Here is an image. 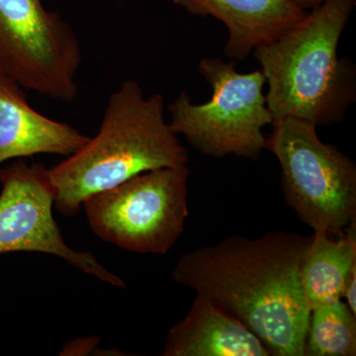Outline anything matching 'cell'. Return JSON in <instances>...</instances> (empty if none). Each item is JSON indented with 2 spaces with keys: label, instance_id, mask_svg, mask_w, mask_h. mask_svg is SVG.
Wrapping results in <instances>:
<instances>
[{
  "label": "cell",
  "instance_id": "obj_1",
  "mask_svg": "<svg viewBox=\"0 0 356 356\" xmlns=\"http://www.w3.org/2000/svg\"><path fill=\"white\" fill-rule=\"evenodd\" d=\"M311 241L283 231L232 236L182 255L172 278L238 318L270 355L306 356L311 309L300 268Z\"/></svg>",
  "mask_w": 356,
  "mask_h": 356
},
{
  "label": "cell",
  "instance_id": "obj_2",
  "mask_svg": "<svg viewBox=\"0 0 356 356\" xmlns=\"http://www.w3.org/2000/svg\"><path fill=\"white\" fill-rule=\"evenodd\" d=\"M188 163L187 149L165 121V98L145 97L126 81L110 95L102 125L79 151L48 168L60 214L76 216L84 201L136 175Z\"/></svg>",
  "mask_w": 356,
  "mask_h": 356
},
{
  "label": "cell",
  "instance_id": "obj_3",
  "mask_svg": "<svg viewBox=\"0 0 356 356\" xmlns=\"http://www.w3.org/2000/svg\"><path fill=\"white\" fill-rule=\"evenodd\" d=\"M355 0H325L277 40L254 49L268 84L273 123L295 118L318 125L341 120L355 97L353 65L337 47Z\"/></svg>",
  "mask_w": 356,
  "mask_h": 356
},
{
  "label": "cell",
  "instance_id": "obj_4",
  "mask_svg": "<svg viewBox=\"0 0 356 356\" xmlns=\"http://www.w3.org/2000/svg\"><path fill=\"white\" fill-rule=\"evenodd\" d=\"M199 72L212 88V97L203 104H193L181 91L168 105L172 132L184 136L206 156L235 154L257 161L266 147L262 129L273 124L261 70L241 74L235 63L206 58L199 63Z\"/></svg>",
  "mask_w": 356,
  "mask_h": 356
},
{
  "label": "cell",
  "instance_id": "obj_5",
  "mask_svg": "<svg viewBox=\"0 0 356 356\" xmlns=\"http://www.w3.org/2000/svg\"><path fill=\"white\" fill-rule=\"evenodd\" d=\"M273 127L266 149L280 161L287 203L314 232L343 236L356 220L355 163L309 122L288 117Z\"/></svg>",
  "mask_w": 356,
  "mask_h": 356
},
{
  "label": "cell",
  "instance_id": "obj_6",
  "mask_svg": "<svg viewBox=\"0 0 356 356\" xmlns=\"http://www.w3.org/2000/svg\"><path fill=\"white\" fill-rule=\"evenodd\" d=\"M189 170L165 168L140 173L83 202L98 238L138 254H165L188 217Z\"/></svg>",
  "mask_w": 356,
  "mask_h": 356
},
{
  "label": "cell",
  "instance_id": "obj_7",
  "mask_svg": "<svg viewBox=\"0 0 356 356\" xmlns=\"http://www.w3.org/2000/svg\"><path fill=\"white\" fill-rule=\"evenodd\" d=\"M81 42L41 0H0V72L26 90L70 102L77 96Z\"/></svg>",
  "mask_w": 356,
  "mask_h": 356
},
{
  "label": "cell",
  "instance_id": "obj_8",
  "mask_svg": "<svg viewBox=\"0 0 356 356\" xmlns=\"http://www.w3.org/2000/svg\"><path fill=\"white\" fill-rule=\"evenodd\" d=\"M0 254L16 252L56 255L70 266L112 286L125 288L88 252H77L65 243L53 215L55 192L48 168L29 165L22 159L2 168L0 173Z\"/></svg>",
  "mask_w": 356,
  "mask_h": 356
},
{
  "label": "cell",
  "instance_id": "obj_9",
  "mask_svg": "<svg viewBox=\"0 0 356 356\" xmlns=\"http://www.w3.org/2000/svg\"><path fill=\"white\" fill-rule=\"evenodd\" d=\"M23 89L0 72V173L10 159L43 154L72 156L89 139L69 124L33 108Z\"/></svg>",
  "mask_w": 356,
  "mask_h": 356
},
{
  "label": "cell",
  "instance_id": "obj_10",
  "mask_svg": "<svg viewBox=\"0 0 356 356\" xmlns=\"http://www.w3.org/2000/svg\"><path fill=\"white\" fill-rule=\"evenodd\" d=\"M188 13L212 16L228 29L225 54L243 60L254 49L273 43L305 17L288 0H173Z\"/></svg>",
  "mask_w": 356,
  "mask_h": 356
},
{
  "label": "cell",
  "instance_id": "obj_11",
  "mask_svg": "<svg viewBox=\"0 0 356 356\" xmlns=\"http://www.w3.org/2000/svg\"><path fill=\"white\" fill-rule=\"evenodd\" d=\"M165 356H268L266 346L238 318L196 295L191 311L166 337Z\"/></svg>",
  "mask_w": 356,
  "mask_h": 356
},
{
  "label": "cell",
  "instance_id": "obj_12",
  "mask_svg": "<svg viewBox=\"0 0 356 356\" xmlns=\"http://www.w3.org/2000/svg\"><path fill=\"white\" fill-rule=\"evenodd\" d=\"M314 232L302 261L300 282L309 308L343 299L344 288L356 271V222L337 240Z\"/></svg>",
  "mask_w": 356,
  "mask_h": 356
},
{
  "label": "cell",
  "instance_id": "obj_13",
  "mask_svg": "<svg viewBox=\"0 0 356 356\" xmlns=\"http://www.w3.org/2000/svg\"><path fill=\"white\" fill-rule=\"evenodd\" d=\"M306 355L355 356L356 315L341 299L312 309Z\"/></svg>",
  "mask_w": 356,
  "mask_h": 356
},
{
  "label": "cell",
  "instance_id": "obj_14",
  "mask_svg": "<svg viewBox=\"0 0 356 356\" xmlns=\"http://www.w3.org/2000/svg\"><path fill=\"white\" fill-rule=\"evenodd\" d=\"M98 339L96 337H89V339H77L72 343L67 344L65 348V355L69 353L70 355H76V353H79V355H83V353H90L91 350L97 343Z\"/></svg>",
  "mask_w": 356,
  "mask_h": 356
},
{
  "label": "cell",
  "instance_id": "obj_15",
  "mask_svg": "<svg viewBox=\"0 0 356 356\" xmlns=\"http://www.w3.org/2000/svg\"><path fill=\"white\" fill-rule=\"evenodd\" d=\"M343 298L346 299V304L351 312L356 315V271L353 273L344 288Z\"/></svg>",
  "mask_w": 356,
  "mask_h": 356
},
{
  "label": "cell",
  "instance_id": "obj_16",
  "mask_svg": "<svg viewBox=\"0 0 356 356\" xmlns=\"http://www.w3.org/2000/svg\"><path fill=\"white\" fill-rule=\"evenodd\" d=\"M294 6H298L299 8L306 10L308 8H314V7L320 6L325 0H288Z\"/></svg>",
  "mask_w": 356,
  "mask_h": 356
}]
</instances>
